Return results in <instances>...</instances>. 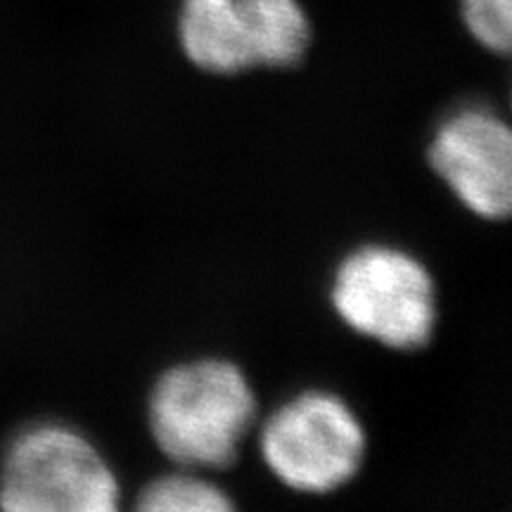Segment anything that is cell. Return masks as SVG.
<instances>
[{"label":"cell","instance_id":"cell-2","mask_svg":"<svg viewBox=\"0 0 512 512\" xmlns=\"http://www.w3.org/2000/svg\"><path fill=\"white\" fill-rule=\"evenodd\" d=\"M330 304L356 335L394 351H418L439 323L437 283L418 256L396 245L370 242L339 259Z\"/></svg>","mask_w":512,"mask_h":512},{"label":"cell","instance_id":"cell-8","mask_svg":"<svg viewBox=\"0 0 512 512\" xmlns=\"http://www.w3.org/2000/svg\"><path fill=\"white\" fill-rule=\"evenodd\" d=\"M136 508L143 512H226L235 503L226 489L202 477L200 470L181 467L150 479L138 491Z\"/></svg>","mask_w":512,"mask_h":512},{"label":"cell","instance_id":"cell-9","mask_svg":"<svg viewBox=\"0 0 512 512\" xmlns=\"http://www.w3.org/2000/svg\"><path fill=\"white\" fill-rule=\"evenodd\" d=\"M470 36L491 53L505 55L512 41V0H460Z\"/></svg>","mask_w":512,"mask_h":512},{"label":"cell","instance_id":"cell-5","mask_svg":"<svg viewBox=\"0 0 512 512\" xmlns=\"http://www.w3.org/2000/svg\"><path fill=\"white\" fill-rule=\"evenodd\" d=\"M427 162L467 211L503 221L512 207V133L482 105L460 107L434 128Z\"/></svg>","mask_w":512,"mask_h":512},{"label":"cell","instance_id":"cell-7","mask_svg":"<svg viewBox=\"0 0 512 512\" xmlns=\"http://www.w3.org/2000/svg\"><path fill=\"white\" fill-rule=\"evenodd\" d=\"M252 69L297 67L311 46V22L299 0H240Z\"/></svg>","mask_w":512,"mask_h":512},{"label":"cell","instance_id":"cell-6","mask_svg":"<svg viewBox=\"0 0 512 512\" xmlns=\"http://www.w3.org/2000/svg\"><path fill=\"white\" fill-rule=\"evenodd\" d=\"M178 43L207 74L235 76L252 69L240 0H181Z\"/></svg>","mask_w":512,"mask_h":512},{"label":"cell","instance_id":"cell-4","mask_svg":"<svg viewBox=\"0 0 512 512\" xmlns=\"http://www.w3.org/2000/svg\"><path fill=\"white\" fill-rule=\"evenodd\" d=\"M259 453L268 472L287 489L328 496L361 472L368 434L344 396L304 389L266 415Z\"/></svg>","mask_w":512,"mask_h":512},{"label":"cell","instance_id":"cell-3","mask_svg":"<svg viewBox=\"0 0 512 512\" xmlns=\"http://www.w3.org/2000/svg\"><path fill=\"white\" fill-rule=\"evenodd\" d=\"M121 484L105 453L67 422H36L10 441L0 463L8 512H112Z\"/></svg>","mask_w":512,"mask_h":512},{"label":"cell","instance_id":"cell-1","mask_svg":"<svg viewBox=\"0 0 512 512\" xmlns=\"http://www.w3.org/2000/svg\"><path fill=\"white\" fill-rule=\"evenodd\" d=\"M259 401L238 363L204 356L166 368L147 396V425L178 467L226 470L240 458Z\"/></svg>","mask_w":512,"mask_h":512}]
</instances>
